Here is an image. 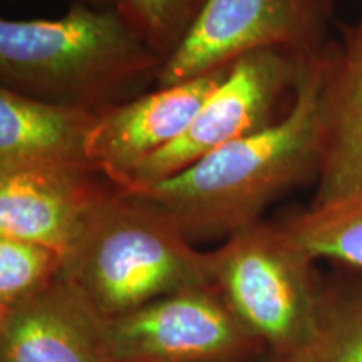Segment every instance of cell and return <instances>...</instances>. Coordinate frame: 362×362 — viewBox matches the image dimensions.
I'll return each mask as SVG.
<instances>
[{
	"instance_id": "52a82bcc",
	"label": "cell",
	"mask_w": 362,
	"mask_h": 362,
	"mask_svg": "<svg viewBox=\"0 0 362 362\" xmlns=\"http://www.w3.org/2000/svg\"><path fill=\"white\" fill-rule=\"evenodd\" d=\"M103 337L110 362H260L267 354L214 285L103 319Z\"/></svg>"
},
{
	"instance_id": "9c48e42d",
	"label": "cell",
	"mask_w": 362,
	"mask_h": 362,
	"mask_svg": "<svg viewBox=\"0 0 362 362\" xmlns=\"http://www.w3.org/2000/svg\"><path fill=\"white\" fill-rule=\"evenodd\" d=\"M115 188L88 165L0 170V235L40 243L66 257L93 208Z\"/></svg>"
},
{
	"instance_id": "5b68a950",
	"label": "cell",
	"mask_w": 362,
	"mask_h": 362,
	"mask_svg": "<svg viewBox=\"0 0 362 362\" xmlns=\"http://www.w3.org/2000/svg\"><path fill=\"white\" fill-rule=\"evenodd\" d=\"M309 62L284 49H262L240 57L185 133L143 161L116 188L146 187L171 178L215 149L274 126L291 110Z\"/></svg>"
},
{
	"instance_id": "30bf717a",
	"label": "cell",
	"mask_w": 362,
	"mask_h": 362,
	"mask_svg": "<svg viewBox=\"0 0 362 362\" xmlns=\"http://www.w3.org/2000/svg\"><path fill=\"white\" fill-rule=\"evenodd\" d=\"M320 170L310 206L362 194V8L339 27L322 59Z\"/></svg>"
},
{
	"instance_id": "9a60e30c",
	"label": "cell",
	"mask_w": 362,
	"mask_h": 362,
	"mask_svg": "<svg viewBox=\"0 0 362 362\" xmlns=\"http://www.w3.org/2000/svg\"><path fill=\"white\" fill-rule=\"evenodd\" d=\"M64 269L52 248L0 235V315L39 296Z\"/></svg>"
},
{
	"instance_id": "3957f363",
	"label": "cell",
	"mask_w": 362,
	"mask_h": 362,
	"mask_svg": "<svg viewBox=\"0 0 362 362\" xmlns=\"http://www.w3.org/2000/svg\"><path fill=\"white\" fill-rule=\"evenodd\" d=\"M62 275L103 319L211 285L210 252L198 250L168 215L115 188L86 218Z\"/></svg>"
},
{
	"instance_id": "8fae6325",
	"label": "cell",
	"mask_w": 362,
	"mask_h": 362,
	"mask_svg": "<svg viewBox=\"0 0 362 362\" xmlns=\"http://www.w3.org/2000/svg\"><path fill=\"white\" fill-rule=\"evenodd\" d=\"M0 362H110L103 317L61 274L0 315Z\"/></svg>"
},
{
	"instance_id": "ba28073f",
	"label": "cell",
	"mask_w": 362,
	"mask_h": 362,
	"mask_svg": "<svg viewBox=\"0 0 362 362\" xmlns=\"http://www.w3.org/2000/svg\"><path fill=\"white\" fill-rule=\"evenodd\" d=\"M233 64L168 88H155L99 112L88 141L90 165L115 187L124 185L143 161L185 133L203 101Z\"/></svg>"
},
{
	"instance_id": "6da1fadb",
	"label": "cell",
	"mask_w": 362,
	"mask_h": 362,
	"mask_svg": "<svg viewBox=\"0 0 362 362\" xmlns=\"http://www.w3.org/2000/svg\"><path fill=\"white\" fill-rule=\"evenodd\" d=\"M322 59L307 64L291 110L274 126L215 149L171 178L119 189L168 215L193 245L260 221L272 203L319 176Z\"/></svg>"
},
{
	"instance_id": "7c38bea8",
	"label": "cell",
	"mask_w": 362,
	"mask_h": 362,
	"mask_svg": "<svg viewBox=\"0 0 362 362\" xmlns=\"http://www.w3.org/2000/svg\"><path fill=\"white\" fill-rule=\"evenodd\" d=\"M98 117L99 112L0 89V170L34 165L93 166L88 141Z\"/></svg>"
},
{
	"instance_id": "2e32d148",
	"label": "cell",
	"mask_w": 362,
	"mask_h": 362,
	"mask_svg": "<svg viewBox=\"0 0 362 362\" xmlns=\"http://www.w3.org/2000/svg\"><path fill=\"white\" fill-rule=\"evenodd\" d=\"M205 0H119L117 11L158 54L168 59L200 13Z\"/></svg>"
},
{
	"instance_id": "5bb4252c",
	"label": "cell",
	"mask_w": 362,
	"mask_h": 362,
	"mask_svg": "<svg viewBox=\"0 0 362 362\" xmlns=\"http://www.w3.org/2000/svg\"><path fill=\"white\" fill-rule=\"evenodd\" d=\"M310 259L362 270V194L307 206L280 221Z\"/></svg>"
},
{
	"instance_id": "8992f818",
	"label": "cell",
	"mask_w": 362,
	"mask_h": 362,
	"mask_svg": "<svg viewBox=\"0 0 362 362\" xmlns=\"http://www.w3.org/2000/svg\"><path fill=\"white\" fill-rule=\"evenodd\" d=\"M330 22L319 0H205L183 42L166 59L156 88L194 79L262 49L314 61L332 40Z\"/></svg>"
},
{
	"instance_id": "7a4b0ae2",
	"label": "cell",
	"mask_w": 362,
	"mask_h": 362,
	"mask_svg": "<svg viewBox=\"0 0 362 362\" xmlns=\"http://www.w3.org/2000/svg\"><path fill=\"white\" fill-rule=\"evenodd\" d=\"M166 59L117 8L0 21V89L103 112L155 89Z\"/></svg>"
},
{
	"instance_id": "d6986e66",
	"label": "cell",
	"mask_w": 362,
	"mask_h": 362,
	"mask_svg": "<svg viewBox=\"0 0 362 362\" xmlns=\"http://www.w3.org/2000/svg\"><path fill=\"white\" fill-rule=\"evenodd\" d=\"M361 2H362V0H361Z\"/></svg>"
},
{
	"instance_id": "277c9868",
	"label": "cell",
	"mask_w": 362,
	"mask_h": 362,
	"mask_svg": "<svg viewBox=\"0 0 362 362\" xmlns=\"http://www.w3.org/2000/svg\"><path fill=\"white\" fill-rule=\"evenodd\" d=\"M211 285L267 354H284L314 330L322 272L280 221H255L210 250Z\"/></svg>"
},
{
	"instance_id": "e0dca14e",
	"label": "cell",
	"mask_w": 362,
	"mask_h": 362,
	"mask_svg": "<svg viewBox=\"0 0 362 362\" xmlns=\"http://www.w3.org/2000/svg\"><path fill=\"white\" fill-rule=\"evenodd\" d=\"M72 4H86L98 8H117L119 0H72Z\"/></svg>"
},
{
	"instance_id": "ac0fdd59",
	"label": "cell",
	"mask_w": 362,
	"mask_h": 362,
	"mask_svg": "<svg viewBox=\"0 0 362 362\" xmlns=\"http://www.w3.org/2000/svg\"><path fill=\"white\" fill-rule=\"evenodd\" d=\"M320 6L327 12L329 17H334V8H336V0H319Z\"/></svg>"
},
{
	"instance_id": "4fadbf2b",
	"label": "cell",
	"mask_w": 362,
	"mask_h": 362,
	"mask_svg": "<svg viewBox=\"0 0 362 362\" xmlns=\"http://www.w3.org/2000/svg\"><path fill=\"white\" fill-rule=\"evenodd\" d=\"M260 362H362V270L336 267L322 274L309 339L284 354H265Z\"/></svg>"
}]
</instances>
